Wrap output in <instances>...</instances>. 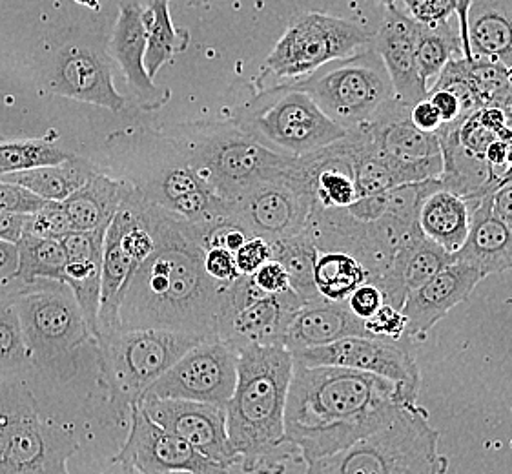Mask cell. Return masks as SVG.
<instances>
[{"label":"cell","instance_id":"15","mask_svg":"<svg viewBox=\"0 0 512 474\" xmlns=\"http://www.w3.org/2000/svg\"><path fill=\"white\" fill-rule=\"evenodd\" d=\"M312 194L299 174V157L292 174L263 181L232 201V216L250 236L268 243L297 236L307 228Z\"/></svg>","mask_w":512,"mask_h":474},{"label":"cell","instance_id":"23","mask_svg":"<svg viewBox=\"0 0 512 474\" xmlns=\"http://www.w3.org/2000/svg\"><path fill=\"white\" fill-rule=\"evenodd\" d=\"M482 279L485 276L480 270L454 261L421 285L420 289L414 290L401 309L407 318V336L410 340L425 338V334L454 307L471 298Z\"/></svg>","mask_w":512,"mask_h":474},{"label":"cell","instance_id":"39","mask_svg":"<svg viewBox=\"0 0 512 474\" xmlns=\"http://www.w3.org/2000/svg\"><path fill=\"white\" fill-rule=\"evenodd\" d=\"M70 232H73L72 225L62 203L48 201L44 207L37 212L28 214L24 234L42 237V239H64Z\"/></svg>","mask_w":512,"mask_h":474},{"label":"cell","instance_id":"27","mask_svg":"<svg viewBox=\"0 0 512 474\" xmlns=\"http://www.w3.org/2000/svg\"><path fill=\"white\" fill-rule=\"evenodd\" d=\"M452 256L480 270L485 278L512 270V230L494 214L492 194L472 207L467 239Z\"/></svg>","mask_w":512,"mask_h":474},{"label":"cell","instance_id":"41","mask_svg":"<svg viewBox=\"0 0 512 474\" xmlns=\"http://www.w3.org/2000/svg\"><path fill=\"white\" fill-rule=\"evenodd\" d=\"M48 201L28 192L26 188L0 179V212L13 214H33L44 207Z\"/></svg>","mask_w":512,"mask_h":474},{"label":"cell","instance_id":"49","mask_svg":"<svg viewBox=\"0 0 512 474\" xmlns=\"http://www.w3.org/2000/svg\"><path fill=\"white\" fill-rule=\"evenodd\" d=\"M410 121L416 128H420L421 132L429 134H436L441 126L440 112L427 97L410 106Z\"/></svg>","mask_w":512,"mask_h":474},{"label":"cell","instance_id":"14","mask_svg":"<svg viewBox=\"0 0 512 474\" xmlns=\"http://www.w3.org/2000/svg\"><path fill=\"white\" fill-rule=\"evenodd\" d=\"M239 351L225 341H199L186 351L141 400H188L226 407L237 382Z\"/></svg>","mask_w":512,"mask_h":474},{"label":"cell","instance_id":"13","mask_svg":"<svg viewBox=\"0 0 512 474\" xmlns=\"http://www.w3.org/2000/svg\"><path fill=\"white\" fill-rule=\"evenodd\" d=\"M292 358L308 367L330 365L385 378L398 385L405 403H416L420 392L421 372L409 336L401 340L350 336L323 347L294 352Z\"/></svg>","mask_w":512,"mask_h":474},{"label":"cell","instance_id":"17","mask_svg":"<svg viewBox=\"0 0 512 474\" xmlns=\"http://www.w3.org/2000/svg\"><path fill=\"white\" fill-rule=\"evenodd\" d=\"M379 152L389 159L398 185L440 179L443 157L438 135L421 132L410 121V106L396 97L374 119L361 124Z\"/></svg>","mask_w":512,"mask_h":474},{"label":"cell","instance_id":"26","mask_svg":"<svg viewBox=\"0 0 512 474\" xmlns=\"http://www.w3.org/2000/svg\"><path fill=\"white\" fill-rule=\"evenodd\" d=\"M350 336H370L365 321L352 314L347 301L319 298L297 310L288 325L283 345L294 354Z\"/></svg>","mask_w":512,"mask_h":474},{"label":"cell","instance_id":"36","mask_svg":"<svg viewBox=\"0 0 512 474\" xmlns=\"http://www.w3.org/2000/svg\"><path fill=\"white\" fill-rule=\"evenodd\" d=\"M463 57L460 31L454 30L449 21L440 24H418L416 59L423 81L429 84L452 61Z\"/></svg>","mask_w":512,"mask_h":474},{"label":"cell","instance_id":"32","mask_svg":"<svg viewBox=\"0 0 512 474\" xmlns=\"http://www.w3.org/2000/svg\"><path fill=\"white\" fill-rule=\"evenodd\" d=\"M15 245L19 252L17 270L13 274L17 294L41 281L66 283V250L61 239H42L22 234Z\"/></svg>","mask_w":512,"mask_h":474},{"label":"cell","instance_id":"30","mask_svg":"<svg viewBox=\"0 0 512 474\" xmlns=\"http://www.w3.org/2000/svg\"><path fill=\"white\" fill-rule=\"evenodd\" d=\"M476 203L454 194L443 185L425 197L418 225L421 234L440 245L445 252L456 254L465 243L471 227L472 207Z\"/></svg>","mask_w":512,"mask_h":474},{"label":"cell","instance_id":"25","mask_svg":"<svg viewBox=\"0 0 512 474\" xmlns=\"http://www.w3.org/2000/svg\"><path fill=\"white\" fill-rule=\"evenodd\" d=\"M103 230L70 232L61 239L66 250V285L70 287L88 329L99 336V303H101V267H103Z\"/></svg>","mask_w":512,"mask_h":474},{"label":"cell","instance_id":"11","mask_svg":"<svg viewBox=\"0 0 512 474\" xmlns=\"http://www.w3.org/2000/svg\"><path fill=\"white\" fill-rule=\"evenodd\" d=\"M374 33L328 13H301L288 24L265 62V77L301 81L323 64L372 46Z\"/></svg>","mask_w":512,"mask_h":474},{"label":"cell","instance_id":"40","mask_svg":"<svg viewBox=\"0 0 512 474\" xmlns=\"http://www.w3.org/2000/svg\"><path fill=\"white\" fill-rule=\"evenodd\" d=\"M365 329L372 338L401 340L403 336H407V318L403 310L396 309L389 303H383L374 316L365 320Z\"/></svg>","mask_w":512,"mask_h":474},{"label":"cell","instance_id":"31","mask_svg":"<svg viewBox=\"0 0 512 474\" xmlns=\"http://www.w3.org/2000/svg\"><path fill=\"white\" fill-rule=\"evenodd\" d=\"M95 172L97 168L88 159L72 155L59 165L35 166L17 174L0 176V179L22 186L44 201L62 203L64 199L72 196L75 190H79Z\"/></svg>","mask_w":512,"mask_h":474},{"label":"cell","instance_id":"12","mask_svg":"<svg viewBox=\"0 0 512 474\" xmlns=\"http://www.w3.org/2000/svg\"><path fill=\"white\" fill-rule=\"evenodd\" d=\"M146 146L154 161H148L141 179H132L146 199L199 227L232 216V203L217 196L163 134Z\"/></svg>","mask_w":512,"mask_h":474},{"label":"cell","instance_id":"21","mask_svg":"<svg viewBox=\"0 0 512 474\" xmlns=\"http://www.w3.org/2000/svg\"><path fill=\"white\" fill-rule=\"evenodd\" d=\"M416 37L418 22L392 6L385 8L372 41V48L378 52L389 73L394 97L407 106L425 99L429 92V84L423 81L416 59Z\"/></svg>","mask_w":512,"mask_h":474},{"label":"cell","instance_id":"1","mask_svg":"<svg viewBox=\"0 0 512 474\" xmlns=\"http://www.w3.org/2000/svg\"><path fill=\"white\" fill-rule=\"evenodd\" d=\"M152 223L155 250L124 287L121 330H172L199 341L219 340V309L228 285L206 272L201 228L155 203Z\"/></svg>","mask_w":512,"mask_h":474},{"label":"cell","instance_id":"42","mask_svg":"<svg viewBox=\"0 0 512 474\" xmlns=\"http://www.w3.org/2000/svg\"><path fill=\"white\" fill-rule=\"evenodd\" d=\"M407 15L418 24H440L456 15L454 0H403Z\"/></svg>","mask_w":512,"mask_h":474},{"label":"cell","instance_id":"6","mask_svg":"<svg viewBox=\"0 0 512 474\" xmlns=\"http://www.w3.org/2000/svg\"><path fill=\"white\" fill-rule=\"evenodd\" d=\"M438 445L429 414L412 403L363 440L310 462L305 474H445L449 460Z\"/></svg>","mask_w":512,"mask_h":474},{"label":"cell","instance_id":"45","mask_svg":"<svg viewBox=\"0 0 512 474\" xmlns=\"http://www.w3.org/2000/svg\"><path fill=\"white\" fill-rule=\"evenodd\" d=\"M383 303H385L383 292L379 290L378 285H374L370 281L369 283H363L347 298V305L352 310V314L363 321L369 320L370 316H374L381 309Z\"/></svg>","mask_w":512,"mask_h":474},{"label":"cell","instance_id":"34","mask_svg":"<svg viewBox=\"0 0 512 474\" xmlns=\"http://www.w3.org/2000/svg\"><path fill=\"white\" fill-rule=\"evenodd\" d=\"M270 245H272V259H276L277 263L285 267L290 278V287L299 298L303 299V303L321 298L314 281L318 248L307 228L297 236L279 239Z\"/></svg>","mask_w":512,"mask_h":474},{"label":"cell","instance_id":"9","mask_svg":"<svg viewBox=\"0 0 512 474\" xmlns=\"http://www.w3.org/2000/svg\"><path fill=\"white\" fill-rule=\"evenodd\" d=\"M195 343L199 340L161 329L117 330L97 338L99 382L119 420Z\"/></svg>","mask_w":512,"mask_h":474},{"label":"cell","instance_id":"28","mask_svg":"<svg viewBox=\"0 0 512 474\" xmlns=\"http://www.w3.org/2000/svg\"><path fill=\"white\" fill-rule=\"evenodd\" d=\"M132 190L134 183L130 179H115L95 172L79 190L62 201L73 232H106Z\"/></svg>","mask_w":512,"mask_h":474},{"label":"cell","instance_id":"29","mask_svg":"<svg viewBox=\"0 0 512 474\" xmlns=\"http://www.w3.org/2000/svg\"><path fill=\"white\" fill-rule=\"evenodd\" d=\"M472 57L512 66V0H472L467 17Z\"/></svg>","mask_w":512,"mask_h":474},{"label":"cell","instance_id":"43","mask_svg":"<svg viewBox=\"0 0 512 474\" xmlns=\"http://www.w3.org/2000/svg\"><path fill=\"white\" fill-rule=\"evenodd\" d=\"M237 270L243 276H252L257 268L263 267L272 259V245L263 237H248L245 245L234 254Z\"/></svg>","mask_w":512,"mask_h":474},{"label":"cell","instance_id":"55","mask_svg":"<svg viewBox=\"0 0 512 474\" xmlns=\"http://www.w3.org/2000/svg\"><path fill=\"white\" fill-rule=\"evenodd\" d=\"M172 474H186V473H172Z\"/></svg>","mask_w":512,"mask_h":474},{"label":"cell","instance_id":"46","mask_svg":"<svg viewBox=\"0 0 512 474\" xmlns=\"http://www.w3.org/2000/svg\"><path fill=\"white\" fill-rule=\"evenodd\" d=\"M252 279L265 294H283L292 290L287 270L281 263H277L276 259H270L263 267L257 268L252 274Z\"/></svg>","mask_w":512,"mask_h":474},{"label":"cell","instance_id":"5","mask_svg":"<svg viewBox=\"0 0 512 474\" xmlns=\"http://www.w3.org/2000/svg\"><path fill=\"white\" fill-rule=\"evenodd\" d=\"M31 369L52 382L68 383L81 372L90 347H97L77 299L66 283L41 281L15 296Z\"/></svg>","mask_w":512,"mask_h":474},{"label":"cell","instance_id":"16","mask_svg":"<svg viewBox=\"0 0 512 474\" xmlns=\"http://www.w3.org/2000/svg\"><path fill=\"white\" fill-rule=\"evenodd\" d=\"M130 433L113 464L137 474H228L181 436L164 429L146 413L141 400L130 407Z\"/></svg>","mask_w":512,"mask_h":474},{"label":"cell","instance_id":"10","mask_svg":"<svg viewBox=\"0 0 512 474\" xmlns=\"http://www.w3.org/2000/svg\"><path fill=\"white\" fill-rule=\"evenodd\" d=\"M294 83L316 101L330 121L347 132L372 121L394 99L387 68L372 46L327 62Z\"/></svg>","mask_w":512,"mask_h":474},{"label":"cell","instance_id":"50","mask_svg":"<svg viewBox=\"0 0 512 474\" xmlns=\"http://www.w3.org/2000/svg\"><path fill=\"white\" fill-rule=\"evenodd\" d=\"M28 214H13V212H0V241L17 243L24 234Z\"/></svg>","mask_w":512,"mask_h":474},{"label":"cell","instance_id":"54","mask_svg":"<svg viewBox=\"0 0 512 474\" xmlns=\"http://www.w3.org/2000/svg\"><path fill=\"white\" fill-rule=\"evenodd\" d=\"M378 6H383V8H392V6H396V0H374Z\"/></svg>","mask_w":512,"mask_h":474},{"label":"cell","instance_id":"51","mask_svg":"<svg viewBox=\"0 0 512 474\" xmlns=\"http://www.w3.org/2000/svg\"><path fill=\"white\" fill-rule=\"evenodd\" d=\"M492 210L512 230V181L492 194Z\"/></svg>","mask_w":512,"mask_h":474},{"label":"cell","instance_id":"37","mask_svg":"<svg viewBox=\"0 0 512 474\" xmlns=\"http://www.w3.org/2000/svg\"><path fill=\"white\" fill-rule=\"evenodd\" d=\"M31 369V354L15 296L0 294V376H22Z\"/></svg>","mask_w":512,"mask_h":474},{"label":"cell","instance_id":"7","mask_svg":"<svg viewBox=\"0 0 512 474\" xmlns=\"http://www.w3.org/2000/svg\"><path fill=\"white\" fill-rule=\"evenodd\" d=\"M72 429L42 418L22 376H0V474H70Z\"/></svg>","mask_w":512,"mask_h":474},{"label":"cell","instance_id":"24","mask_svg":"<svg viewBox=\"0 0 512 474\" xmlns=\"http://www.w3.org/2000/svg\"><path fill=\"white\" fill-rule=\"evenodd\" d=\"M451 263H454L452 254L418 232L394 252L389 267L374 281V285L383 292L385 303L403 309L414 290L420 289Z\"/></svg>","mask_w":512,"mask_h":474},{"label":"cell","instance_id":"8","mask_svg":"<svg viewBox=\"0 0 512 474\" xmlns=\"http://www.w3.org/2000/svg\"><path fill=\"white\" fill-rule=\"evenodd\" d=\"M230 121L268 150L287 157L314 154L347 135L296 83L257 92L237 108Z\"/></svg>","mask_w":512,"mask_h":474},{"label":"cell","instance_id":"2","mask_svg":"<svg viewBox=\"0 0 512 474\" xmlns=\"http://www.w3.org/2000/svg\"><path fill=\"white\" fill-rule=\"evenodd\" d=\"M405 405L396 383L343 367H308L294 361L285 434L288 444L310 464L339 453L378 431Z\"/></svg>","mask_w":512,"mask_h":474},{"label":"cell","instance_id":"18","mask_svg":"<svg viewBox=\"0 0 512 474\" xmlns=\"http://www.w3.org/2000/svg\"><path fill=\"white\" fill-rule=\"evenodd\" d=\"M146 413L164 429L181 436L199 453L226 471L239 465L226 431V407L188 400H141Z\"/></svg>","mask_w":512,"mask_h":474},{"label":"cell","instance_id":"33","mask_svg":"<svg viewBox=\"0 0 512 474\" xmlns=\"http://www.w3.org/2000/svg\"><path fill=\"white\" fill-rule=\"evenodd\" d=\"M170 0H143L146 53L144 68L154 79L164 64L174 61L175 53L185 52L188 33L177 30L168 11Z\"/></svg>","mask_w":512,"mask_h":474},{"label":"cell","instance_id":"52","mask_svg":"<svg viewBox=\"0 0 512 474\" xmlns=\"http://www.w3.org/2000/svg\"><path fill=\"white\" fill-rule=\"evenodd\" d=\"M472 0H454V10L458 17V31H460L461 50L463 57L471 59V50H469V39H467V17H469V8Z\"/></svg>","mask_w":512,"mask_h":474},{"label":"cell","instance_id":"3","mask_svg":"<svg viewBox=\"0 0 512 474\" xmlns=\"http://www.w3.org/2000/svg\"><path fill=\"white\" fill-rule=\"evenodd\" d=\"M292 369V352L283 345L239 351L236 389L226 403V431L245 473L283 474L290 462H301L285 434Z\"/></svg>","mask_w":512,"mask_h":474},{"label":"cell","instance_id":"47","mask_svg":"<svg viewBox=\"0 0 512 474\" xmlns=\"http://www.w3.org/2000/svg\"><path fill=\"white\" fill-rule=\"evenodd\" d=\"M427 99H429V101L436 106V110L440 112L441 126H443V124L458 123L461 119H465L460 101H458V97H456L451 90L432 86V88H429V92H427Z\"/></svg>","mask_w":512,"mask_h":474},{"label":"cell","instance_id":"53","mask_svg":"<svg viewBox=\"0 0 512 474\" xmlns=\"http://www.w3.org/2000/svg\"><path fill=\"white\" fill-rule=\"evenodd\" d=\"M75 2L81 4V6L90 8V10H99V0H75Z\"/></svg>","mask_w":512,"mask_h":474},{"label":"cell","instance_id":"35","mask_svg":"<svg viewBox=\"0 0 512 474\" xmlns=\"http://www.w3.org/2000/svg\"><path fill=\"white\" fill-rule=\"evenodd\" d=\"M314 281L321 298L347 301L354 290L363 283H369L370 274L358 259L347 252L321 250L314 267Z\"/></svg>","mask_w":512,"mask_h":474},{"label":"cell","instance_id":"38","mask_svg":"<svg viewBox=\"0 0 512 474\" xmlns=\"http://www.w3.org/2000/svg\"><path fill=\"white\" fill-rule=\"evenodd\" d=\"M72 154L53 143V134L42 139L0 141V176L17 174L35 166L59 165Z\"/></svg>","mask_w":512,"mask_h":474},{"label":"cell","instance_id":"4","mask_svg":"<svg viewBox=\"0 0 512 474\" xmlns=\"http://www.w3.org/2000/svg\"><path fill=\"white\" fill-rule=\"evenodd\" d=\"M163 135L217 196L230 203L263 181L290 176L296 166L297 157L268 150L232 121L175 124Z\"/></svg>","mask_w":512,"mask_h":474},{"label":"cell","instance_id":"44","mask_svg":"<svg viewBox=\"0 0 512 474\" xmlns=\"http://www.w3.org/2000/svg\"><path fill=\"white\" fill-rule=\"evenodd\" d=\"M205 268L210 278L223 285H230L241 276L234 254L226 248H208L205 252Z\"/></svg>","mask_w":512,"mask_h":474},{"label":"cell","instance_id":"19","mask_svg":"<svg viewBox=\"0 0 512 474\" xmlns=\"http://www.w3.org/2000/svg\"><path fill=\"white\" fill-rule=\"evenodd\" d=\"M303 305L294 290L263 294L239 309L223 312L217 323V338L236 351L256 345H283L288 325Z\"/></svg>","mask_w":512,"mask_h":474},{"label":"cell","instance_id":"20","mask_svg":"<svg viewBox=\"0 0 512 474\" xmlns=\"http://www.w3.org/2000/svg\"><path fill=\"white\" fill-rule=\"evenodd\" d=\"M55 95L121 112L126 99L113 86L112 68L101 50L88 44L64 46L53 66Z\"/></svg>","mask_w":512,"mask_h":474},{"label":"cell","instance_id":"22","mask_svg":"<svg viewBox=\"0 0 512 474\" xmlns=\"http://www.w3.org/2000/svg\"><path fill=\"white\" fill-rule=\"evenodd\" d=\"M143 0H121L119 17L115 22L110 53L119 64L130 92L143 110H159L170 101L172 93L155 86L154 79L144 68L146 28H144Z\"/></svg>","mask_w":512,"mask_h":474},{"label":"cell","instance_id":"48","mask_svg":"<svg viewBox=\"0 0 512 474\" xmlns=\"http://www.w3.org/2000/svg\"><path fill=\"white\" fill-rule=\"evenodd\" d=\"M17 261H19L17 245L10 241H0V294L17 296V287L13 283Z\"/></svg>","mask_w":512,"mask_h":474}]
</instances>
